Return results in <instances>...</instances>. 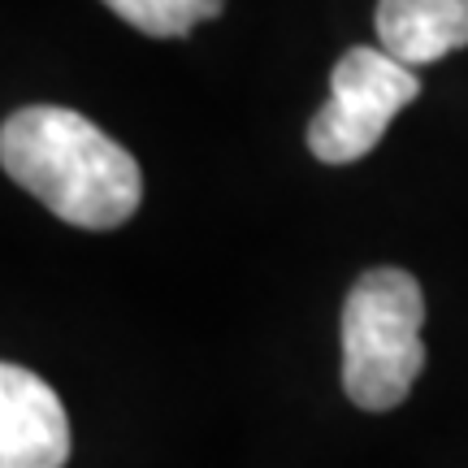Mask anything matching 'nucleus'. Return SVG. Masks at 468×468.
Returning a JSON list of instances; mask_svg holds the SVG:
<instances>
[{"instance_id": "39448f33", "label": "nucleus", "mask_w": 468, "mask_h": 468, "mask_svg": "<svg viewBox=\"0 0 468 468\" xmlns=\"http://www.w3.org/2000/svg\"><path fill=\"white\" fill-rule=\"evenodd\" d=\"M378 48L403 66H434L468 48V0H378Z\"/></svg>"}, {"instance_id": "423d86ee", "label": "nucleus", "mask_w": 468, "mask_h": 468, "mask_svg": "<svg viewBox=\"0 0 468 468\" xmlns=\"http://www.w3.org/2000/svg\"><path fill=\"white\" fill-rule=\"evenodd\" d=\"M101 5H109L126 27H134L139 35H152V39L191 35L200 22L226 9V0H101Z\"/></svg>"}, {"instance_id": "f03ea898", "label": "nucleus", "mask_w": 468, "mask_h": 468, "mask_svg": "<svg viewBox=\"0 0 468 468\" xmlns=\"http://www.w3.org/2000/svg\"><path fill=\"white\" fill-rule=\"evenodd\" d=\"M425 295L408 269H368L343 303V390L365 412L399 408L425 368Z\"/></svg>"}, {"instance_id": "f257e3e1", "label": "nucleus", "mask_w": 468, "mask_h": 468, "mask_svg": "<svg viewBox=\"0 0 468 468\" xmlns=\"http://www.w3.org/2000/svg\"><path fill=\"white\" fill-rule=\"evenodd\" d=\"M0 165L52 218L79 230H117L144 200L139 161L91 117L61 104H31L5 117Z\"/></svg>"}, {"instance_id": "7ed1b4c3", "label": "nucleus", "mask_w": 468, "mask_h": 468, "mask_svg": "<svg viewBox=\"0 0 468 468\" xmlns=\"http://www.w3.org/2000/svg\"><path fill=\"white\" fill-rule=\"evenodd\" d=\"M417 96L420 79L412 66L395 61L386 48H347L330 69V101L308 122V152L325 165L360 161Z\"/></svg>"}, {"instance_id": "20e7f679", "label": "nucleus", "mask_w": 468, "mask_h": 468, "mask_svg": "<svg viewBox=\"0 0 468 468\" xmlns=\"http://www.w3.org/2000/svg\"><path fill=\"white\" fill-rule=\"evenodd\" d=\"M69 417L57 390L22 365H0V468H66Z\"/></svg>"}]
</instances>
